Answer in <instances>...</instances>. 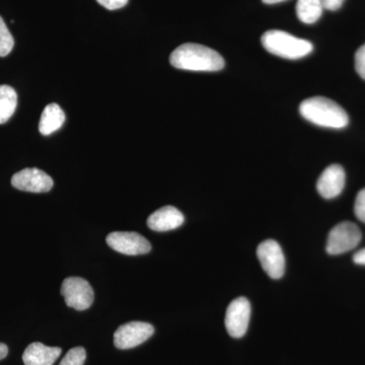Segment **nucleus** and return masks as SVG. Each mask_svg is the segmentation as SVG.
Masks as SVG:
<instances>
[{
	"label": "nucleus",
	"instance_id": "obj_4",
	"mask_svg": "<svg viewBox=\"0 0 365 365\" xmlns=\"http://www.w3.org/2000/svg\"><path fill=\"white\" fill-rule=\"evenodd\" d=\"M361 237V232L355 223L341 222L334 227L329 234L327 252L333 256L347 253L359 246Z\"/></svg>",
	"mask_w": 365,
	"mask_h": 365
},
{
	"label": "nucleus",
	"instance_id": "obj_16",
	"mask_svg": "<svg viewBox=\"0 0 365 365\" xmlns=\"http://www.w3.org/2000/svg\"><path fill=\"white\" fill-rule=\"evenodd\" d=\"M18 105L16 91L9 86H0V124L6 123L13 116Z\"/></svg>",
	"mask_w": 365,
	"mask_h": 365
},
{
	"label": "nucleus",
	"instance_id": "obj_8",
	"mask_svg": "<svg viewBox=\"0 0 365 365\" xmlns=\"http://www.w3.org/2000/svg\"><path fill=\"white\" fill-rule=\"evenodd\" d=\"M257 256L262 267L272 279H280L285 272V258L277 242L267 240L259 245Z\"/></svg>",
	"mask_w": 365,
	"mask_h": 365
},
{
	"label": "nucleus",
	"instance_id": "obj_5",
	"mask_svg": "<svg viewBox=\"0 0 365 365\" xmlns=\"http://www.w3.org/2000/svg\"><path fill=\"white\" fill-rule=\"evenodd\" d=\"M61 294L67 307L76 311H85L93 304L95 294L93 287L81 277H68L61 285Z\"/></svg>",
	"mask_w": 365,
	"mask_h": 365
},
{
	"label": "nucleus",
	"instance_id": "obj_12",
	"mask_svg": "<svg viewBox=\"0 0 365 365\" xmlns=\"http://www.w3.org/2000/svg\"><path fill=\"white\" fill-rule=\"evenodd\" d=\"M184 222L185 217L181 211L174 206H165L148 217V225L155 232H169L181 227Z\"/></svg>",
	"mask_w": 365,
	"mask_h": 365
},
{
	"label": "nucleus",
	"instance_id": "obj_25",
	"mask_svg": "<svg viewBox=\"0 0 365 365\" xmlns=\"http://www.w3.org/2000/svg\"><path fill=\"white\" fill-rule=\"evenodd\" d=\"M262 1L264 2V4H280V2L285 1V0H262Z\"/></svg>",
	"mask_w": 365,
	"mask_h": 365
},
{
	"label": "nucleus",
	"instance_id": "obj_3",
	"mask_svg": "<svg viewBox=\"0 0 365 365\" xmlns=\"http://www.w3.org/2000/svg\"><path fill=\"white\" fill-rule=\"evenodd\" d=\"M261 42L269 53L285 59L302 58L311 54L314 49L309 41L300 39L280 30H270L264 33Z\"/></svg>",
	"mask_w": 365,
	"mask_h": 365
},
{
	"label": "nucleus",
	"instance_id": "obj_7",
	"mask_svg": "<svg viewBox=\"0 0 365 365\" xmlns=\"http://www.w3.org/2000/svg\"><path fill=\"white\" fill-rule=\"evenodd\" d=\"M251 319V304L246 297H239L230 302L225 314V328L232 338L246 335Z\"/></svg>",
	"mask_w": 365,
	"mask_h": 365
},
{
	"label": "nucleus",
	"instance_id": "obj_24",
	"mask_svg": "<svg viewBox=\"0 0 365 365\" xmlns=\"http://www.w3.org/2000/svg\"><path fill=\"white\" fill-rule=\"evenodd\" d=\"M9 354V348L4 343H0V360L6 359Z\"/></svg>",
	"mask_w": 365,
	"mask_h": 365
},
{
	"label": "nucleus",
	"instance_id": "obj_21",
	"mask_svg": "<svg viewBox=\"0 0 365 365\" xmlns=\"http://www.w3.org/2000/svg\"><path fill=\"white\" fill-rule=\"evenodd\" d=\"M97 1L109 11L122 9L128 4V0H97Z\"/></svg>",
	"mask_w": 365,
	"mask_h": 365
},
{
	"label": "nucleus",
	"instance_id": "obj_23",
	"mask_svg": "<svg viewBox=\"0 0 365 365\" xmlns=\"http://www.w3.org/2000/svg\"><path fill=\"white\" fill-rule=\"evenodd\" d=\"M353 261H354V263L357 264V265L365 266V248L359 250V252L354 254Z\"/></svg>",
	"mask_w": 365,
	"mask_h": 365
},
{
	"label": "nucleus",
	"instance_id": "obj_18",
	"mask_svg": "<svg viewBox=\"0 0 365 365\" xmlns=\"http://www.w3.org/2000/svg\"><path fill=\"white\" fill-rule=\"evenodd\" d=\"M86 359L85 348H72L66 353L59 365H83Z\"/></svg>",
	"mask_w": 365,
	"mask_h": 365
},
{
	"label": "nucleus",
	"instance_id": "obj_17",
	"mask_svg": "<svg viewBox=\"0 0 365 365\" xmlns=\"http://www.w3.org/2000/svg\"><path fill=\"white\" fill-rule=\"evenodd\" d=\"M14 46L13 35L0 16V57H6L11 52Z\"/></svg>",
	"mask_w": 365,
	"mask_h": 365
},
{
	"label": "nucleus",
	"instance_id": "obj_20",
	"mask_svg": "<svg viewBox=\"0 0 365 365\" xmlns=\"http://www.w3.org/2000/svg\"><path fill=\"white\" fill-rule=\"evenodd\" d=\"M355 69L360 78L365 79V44L355 53Z\"/></svg>",
	"mask_w": 365,
	"mask_h": 365
},
{
	"label": "nucleus",
	"instance_id": "obj_6",
	"mask_svg": "<svg viewBox=\"0 0 365 365\" xmlns=\"http://www.w3.org/2000/svg\"><path fill=\"white\" fill-rule=\"evenodd\" d=\"M155 333L153 325L144 322H130L120 326L114 334V344L118 349H131L143 344Z\"/></svg>",
	"mask_w": 365,
	"mask_h": 365
},
{
	"label": "nucleus",
	"instance_id": "obj_9",
	"mask_svg": "<svg viewBox=\"0 0 365 365\" xmlns=\"http://www.w3.org/2000/svg\"><path fill=\"white\" fill-rule=\"evenodd\" d=\"M106 241L114 251L129 256L148 254L151 250L150 242L143 235L133 232H111Z\"/></svg>",
	"mask_w": 365,
	"mask_h": 365
},
{
	"label": "nucleus",
	"instance_id": "obj_2",
	"mask_svg": "<svg viewBox=\"0 0 365 365\" xmlns=\"http://www.w3.org/2000/svg\"><path fill=\"white\" fill-rule=\"evenodd\" d=\"M299 112L307 121L327 128L342 129L349 123L345 110L325 97L307 98L300 104Z\"/></svg>",
	"mask_w": 365,
	"mask_h": 365
},
{
	"label": "nucleus",
	"instance_id": "obj_19",
	"mask_svg": "<svg viewBox=\"0 0 365 365\" xmlns=\"http://www.w3.org/2000/svg\"><path fill=\"white\" fill-rule=\"evenodd\" d=\"M354 212L360 222L365 223V188L357 194L355 199Z\"/></svg>",
	"mask_w": 365,
	"mask_h": 365
},
{
	"label": "nucleus",
	"instance_id": "obj_10",
	"mask_svg": "<svg viewBox=\"0 0 365 365\" xmlns=\"http://www.w3.org/2000/svg\"><path fill=\"white\" fill-rule=\"evenodd\" d=\"M52 178L45 172L36 168H28L14 174L11 178V185L21 191L31 193H46L53 187Z\"/></svg>",
	"mask_w": 365,
	"mask_h": 365
},
{
	"label": "nucleus",
	"instance_id": "obj_14",
	"mask_svg": "<svg viewBox=\"0 0 365 365\" xmlns=\"http://www.w3.org/2000/svg\"><path fill=\"white\" fill-rule=\"evenodd\" d=\"M66 121V114L59 105L49 104L46 106L42 113L39 123V130L42 135H50L59 130Z\"/></svg>",
	"mask_w": 365,
	"mask_h": 365
},
{
	"label": "nucleus",
	"instance_id": "obj_22",
	"mask_svg": "<svg viewBox=\"0 0 365 365\" xmlns=\"http://www.w3.org/2000/svg\"><path fill=\"white\" fill-rule=\"evenodd\" d=\"M324 9L327 11H335L341 9L344 4L345 0H321Z\"/></svg>",
	"mask_w": 365,
	"mask_h": 365
},
{
	"label": "nucleus",
	"instance_id": "obj_11",
	"mask_svg": "<svg viewBox=\"0 0 365 365\" xmlns=\"http://www.w3.org/2000/svg\"><path fill=\"white\" fill-rule=\"evenodd\" d=\"M344 169L339 165H332L327 168L317 182L319 195L325 199H333L342 193L345 186Z\"/></svg>",
	"mask_w": 365,
	"mask_h": 365
},
{
	"label": "nucleus",
	"instance_id": "obj_1",
	"mask_svg": "<svg viewBox=\"0 0 365 365\" xmlns=\"http://www.w3.org/2000/svg\"><path fill=\"white\" fill-rule=\"evenodd\" d=\"M170 62L178 69L190 71H220L225 64L220 53L194 43L176 48L170 54Z\"/></svg>",
	"mask_w": 365,
	"mask_h": 365
},
{
	"label": "nucleus",
	"instance_id": "obj_13",
	"mask_svg": "<svg viewBox=\"0 0 365 365\" xmlns=\"http://www.w3.org/2000/svg\"><path fill=\"white\" fill-rule=\"evenodd\" d=\"M61 352V348L49 347L35 342L26 347L23 354V361L25 365H53Z\"/></svg>",
	"mask_w": 365,
	"mask_h": 365
},
{
	"label": "nucleus",
	"instance_id": "obj_15",
	"mask_svg": "<svg viewBox=\"0 0 365 365\" xmlns=\"http://www.w3.org/2000/svg\"><path fill=\"white\" fill-rule=\"evenodd\" d=\"M324 7L321 0H297V18L304 24H314L323 14Z\"/></svg>",
	"mask_w": 365,
	"mask_h": 365
}]
</instances>
